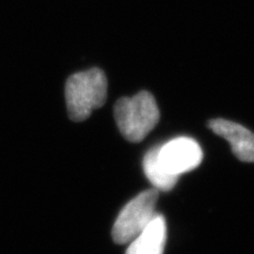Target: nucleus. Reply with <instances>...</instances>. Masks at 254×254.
I'll list each match as a JSON object with an SVG mask.
<instances>
[{"label": "nucleus", "instance_id": "5", "mask_svg": "<svg viewBox=\"0 0 254 254\" xmlns=\"http://www.w3.org/2000/svg\"><path fill=\"white\" fill-rule=\"evenodd\" d=\"M208 127L230 142L232 151L239 160L254 163V133L239 124L225 119L211 120Z\"/></svg>", "mask_w": 254, "mask_h": 254}, {"label": "nucleus", "instance_id": "3", "mask_svg": "<svg viewBox=\"0 0 254 254\" xmlns=\"http://www.w3.org/2000/svg\"><path fill=\"white\" fill-rule=\"evenodd\" d=\"M159 190H147L135 196L122 209L113 225L112 238L118 245H125L139 236L154 218Z\"/></svg>", "mask_w": 254, "mask_h": 254}, {"label": "nucleus", "instance_id": "1", "mask_svg": "<svg viewBox=\"0 0 254 254\" xmlns=\"http://www.w3.org/2000/svg\"><path fill=\"white\" fill-rule=\"evenodd\" d=\"M107 79L99 68L79 72L66 81L65 98L68 116L73 122H82L106 101Z\"/></svg>", "mask_w": 254, "mask_h": 254}, {"label": "nucleus", "instance_id": "7", "mask_svg": "<svg viewBox=\"0 0 254 254\" xmlns=\"http://www.w3.org/2000/svg\"><path fill=\"white\" fill-rule=\"evenodd\" d=\"M142 165H144L146 177L150 180L152 185L154 186L155 190L167 192V190H171L176 186L179 178L167 173L159 163L158 147L152 148L145 154Z\"/></svg>", "mask_w": 254, "mask_h": 254}, {"label": "nucleus", "instance_id": "2", "mask_svg": "<svg viewBox=\"0 0 254 254\" xmlns=\"http://www.w3.org/2000/svg\"><path fill=\"white\" fill-rule=\"evenodd\" d=\"M119 131L128 141L139 142L154 128L160 113L154 97L146 91L132 98H122L114 106Z\"/></svg>", "mask_w": 254, "mask_h": 254}, {"label": "nucleus", "instance_id": "6", "mask_svg": "<svg viewBox=\"0 0 254 254\" xmlns=\"http://www.w3.org/2000/svg\"><path fill=\"white\" fill-rule=\"evenodd\" d=\"M166 244V221L155 214L144 231L129 243L126 254H163Z\"/></svg>", "mask_w": 254, "mask_h": 254}, {"label": "nucleus", "instance_id": "4", "mask_svg": "<svg viewBox=\"0 0 254 254\" xmlns=\"http://www.w3.org/2000/svg\"><path fill=\"white\" fill-rule=\"evenodd\" d=\"M158 159L167 173L179 178L201 164L202 151L195 140L180 136L158 146Z\"/></svg>", "mask_w": 254, "mask_h": 254}]
</instances>
